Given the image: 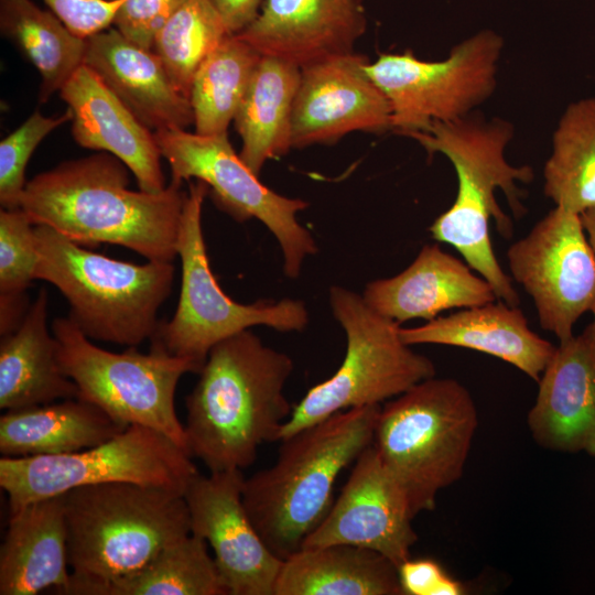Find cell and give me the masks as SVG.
Masks as SVG:
<instances>
[{"instance_id": "10", "label": "cell", "mask_w": 595, "mask_h": 595, "mask_svg": "<svg viewBox=\"0 0 595 595\" xmlns=\"http://www.w3.org/2000/svg\"><path fill=\"white\" fill-rule=\"evenodd\" d=\"M198 473L184 448L138 424L79 452L0 459V486L10 512L80 486L106 483H133L184 495Z\"/></svg>"}, {"instance_id": "38", "label": "cell", "mask_w": 595, "mask_h": 595, "mask_svg": "<svg viewBox=\"0 0 595 595\" xmlns=\"http://www.w3.org/2000/svg\"><path fill=\"white\" fill-rule=\"evenodd\" d=\"M404 595H462L464 585L444 572L432 559L411 560L398 566Z\"/></svg>"}, {"instance_id": "28", "label": "cell", "mask_w": 595, "mask_h": 595, "mask_svg": "<svg viewBox=\"0 0 595 595\" xmlns=\"http://www.w3.org/2000/svg\"><path fill=\"white\" fill-rule=\"evenodd\" d=\"M301 68L263 56L234 118L241 138L240 158L257 175L264 163L292 149V110Z\"/></svg>"}, {"instance_id": "26", "label": "cell", "mask_w": 595, "mask_h": 595, "mask_svg": "<svg viewBox=\"0 0 595 595\" xmlns=\"http://www.w3.org/2000/svg\"><path fill=\"white\" fill-rule=\"evenodd\" d=\"M274 595H404L398 566L351 544L302 548L283 560Z\"/></svg>"}, {"instance_id": "24", "label": "cell", "mask_w": 595, "mask_h": 595, "mask_svg": "<svg viewBox=\"0 0 595 595\" xmlns=\"http://www.w3.org/2000/svg\"><path fill=\"white\" fill-rule=\"evenodd\" d=\"M69 581L63 495L11 511L0 547V595L62 594Z\"/></svg>"}, {"instance_id": "17", "label": "cell", "mask_w": 595, "mask_h": 595, "mask_svg": "<svg viewBox=\"0 0 595 595\" xmlns=\"http://www.w3.org/2000/svg\"><path fill=\"white\" fill-rule=\"evenodd\" d=\"M367 56L336 55L301 68L292 110V148L334 143L353 131L392 129L391 106L367 74Z\"/></svg>"}, {"instance_id": "19", "label": "cell", "mask_w": 595, "mask_h": 595, "mask_svg": "<svg viewBox=\"0 0 595 595\" xmlns=\"http://www.w3.org/2000/svg\"><path fill=\"white\" fill-rule=\"evenodd\" d=\"M538 383L527 416L534 442L595 456V339L586 328L560 342Z\"/></svg>"}, {"instance_id": "29", "label": "cell", "mask_w": 595, "mask_h": 595, "mask_svg": "<svg viewBox=\"0 0 595 595\" xmlns=\"http://www.w3.org/2000/svg\"><path fill=\"white\" fill-rule=\"evenodd\" d=\"M0 25L41 76L40 102L60 91L84 65L87 39L72 32L52 11L32 0H1Z\"/></svg>"}, {"instance_id": "39", "label": "cell", "mask_w": 595, "mask_h": 595, "mask_svg": "<svg viewBox=\"0 0 595 595\" xmlns=\"http://www.w3.org/2000/svg\"><path fill=\"white\" fill-rule=\"evenodd\" d=\"M229 34H238L258 15L262 0H208Z\"/></svg>"}, {"instance_id": "33", "label": "cell", "mask_w": 595, "mask_h": 595, "mask_svg": "<svg viewBox=\"0 0 595 595\" xmlns=\"http://www.w3.org/2000/svg\"><path fill=\"white\" fill-rule=\"evenodd\" d=\"M227 35L208 0H183L158 32L152 50L176 88L190 99L198 67Z\"/></svg>"}, {"instance_id": "1", "label": "cell", "mask_w": 595, "mask_h": 595, "mask_svg": "<svg viewBox=\"0 0 595 595\" xmlns=\"http://www.w3.org/2000/svg\"><path fill=\"white\" fill-rule=\"evenodd\" d=\"M182 183L171 180L159 193L129 190L128 167L102 152L35 175L20 208L34 225L79 245H117L149 261L173 262L187 195Z\"/></svg>"}, {"instance_id": "31", "label": "cell", "mask_w": 595, "mask_h": 595, "mask_svg": "<svg viewBox=\"0 0 595 595\" xmlns=\"http://www.w3.org/2000/svg\"><path fill=\"white\" fill-rule=\"evenodd\" d=\"M261 57L245 40L229 34L204 60L190 93L196 133L227 134Z\"/></svg>"}, {"instance_id": "41", "label": "cell", "mask_w": 595, "mask_h": 595, "mask_svg": "<svg viewBox=\"0 0 595 595\" xmlns=\"http://www.w3.org/2000/svg\"><path fill=\"white\" fill-rule=\"evenodd\" d=\"M580 219L588 242L595 252V206L580 214Z\"/></svg>"}, {"instance_id": "27", "label": "cell", "mask_w": 595, "mask_h": 595, "mask_svg": "<svg viewBox=\"0 0 595 595\" xmlns=\"http://www.w3.org/2000/svg\"><path fill=\"white\" fill-rule=\"evenodd\" d=\"M126 428L94 403L64 399L4 411L0 452L9 457L68 454L101 444Z\"/></svg>"}, {"instance_id": "6", "label": "cell", "mask_w": 595, "mask_h": 595, "mask_svg": "<svg viewBox=\"0 0 595 595\" xmlns=\"http://www.w3.org/2000/svg\"><path fill=\"white\" fill-rule=\"evenodd\" d=\"M34 231L35 280L60 290L68 317L89 339L128 347L151 339L172 291L173 262L136 264L88 250L46 225H35Z\"/></svg>"}, {"instance_id": "7", "label": "cell", "mask_w": 595, "mask_h": 595, "mask_svg": "<svg viewBox=\"0 0 595 595\" xmlns=\"http://www.w3.org/2000/svg\"><path fill=\"white\" fill-rule=\"evenodd\" d=\"M477 425L470 392L453 378L424 379L381 405L372 445L413 517L462 477Z\"/></svg>"}, {"instance_id": "35", "label": "cell", "mask_w": 595, "mask_h": 595, "mask_svg": "<svg viewBox=\"0 0 595 595\" xmlns=\"http://www.w3.org/2000/svg\"><path fill=\"white\" fill-rule=\"evenodd\" d=\"M35 225L21 208L0 210V295L26 293L39 263Z\"/></svg>"}, {"instance_id": "15", "label": "cell", "mask_w": 595, "mask_h": 595, "mask_svg": "<svg viewBox=\"0 0 595 595\" xmlns=\"http://www.w3.org/2000/svg\"><path fill=\"white\" fill-rule=\"evenodd\" d=\"M242 470L197 474L184 493L191 533L204 539L228 595H274L283 560L266 545L242 504Z\"/></svg>"}, {"instance_id": "42", "label": "cell", "mask_w": 595, "mask_h": 595, "mask_svg": "<svg viewBox=\"0 0 595 595\" xmlns=\"http://www.w3.org/2000/svg\"><path fill=\"white\" fill-rule=\"evenodd\" d=\"M591 311H592V313H593V315H594V320H593V323L589 324V325L586 327V329L589 332V334L592 335V337L595 339V303H594V305H593V307H592Z\"/></svg>"}, {"instance_id": "16", "label": "cell", "mask_w": 595, "mask_h": 595, "mask_svg": "<svg viewBox=\"0 0 595 595\" xmlns=\"http://www.w3.org/2000/svg\"><path fill=\"white\" fill-rule=\"evenodd\" d=\"M413 518L404 493L371 443L354 462L340 495L301 549L351 544L377 551L399 566L418 541Z\"/></svg>"}, {"instance_id": "12", "label": "cell", "mask_w": 595, "mask_h": 595, "mask_svg": "<svg viewBox=\"0 0 595 595\" xmlns=\"http://www.w3.org/2000/svg\"><path fill=\"white\" fill-rule=\"evenodd\" d=\"M502 47L498 33L483 30L455 45L443 61L419 60L411 51L385 53L365 69L390 102L391 130L407 136L464 118L485 102L497 85Z\"/></svg>"}, {"instance_id": "25", "label": "cell", "mask_w": 595, "mask_h": 595, "mask_svg": "<svg viewBox=\"0 0 595 595\" xmlns=\"http://www.w3.org/2000/svg\"><path fill=\"white\" fill-rule=\"evenodd\" d=\"M46 290L41 289L22 323L0 342V408L24 409L78 398V388L61 368L57 343L47 328Z\"/></svg>"}, {"instance_id": "30", "label": "cell", "mask_w": 595, "mask_h": 595, "mask_svg": "<svg viewBox=\"0 0 595 595\" xmlns=\"http://www.w3.org/2000/svg\"><path fill=\"white\" fill-rule=\"evenodd\" d=\"M543 177L544 194L555 206L578 215L595 206V97L564 110Z\"/></svg>"}, {"instance_id": "11", "label": "cell", "mask_w": 595, "mask_h": 595, "mask_svg": "<svg viewBox=\"0 0 595 595\" xmlns=\"http://www.w3.org/2000/svg\"><path fill=\"white\" fill-rule=\"evenodd\" d=\"M52 329L58 363L77 386L78 398L126 426L156 430L187 452L174 399L182 376L199 372L197 365L155 348L149 354L133 346L122 353L106 350L93 344L68 316L55 318Z\"/></svg>"}, {"instance_id": "13", "label": "cell", "mask_w": 595, "mask_h": 595, "mask_svg": "<svg viewBox=\"0 0 595 595\" xmlns=\"http://www.w3.org/2000/svg\"><path fill=\"white\" fill-rule=\"evenodd\" d=\"M154 136L172 180L202 181L215 204L234 219L260 220L280 245L284 274L290 279L300 275L303 261L318 250L311 231L298 220V214L309 206L305 201L282 196L264 186L235 152L228 134L167 129Z\"/></svg>"}, {"instance_id": "14", "label": "cell", "mask_w": 595, "mask_h": 595, "mask_svg": "<svg viewBox=\"0 0 595 595\" xmlns=\"http://www.w3.org/2000/svg\"><path fill=\"white\" fill-rule=\"evenodd\" d=\"M512 278L532 298L540 325L560 342L595 303V252L580 215L555 206L507 251Z\"/></svg>"}, {"instance_id": "3", "label": "cell", "mask_w": 595, "mask_h": 595, "mask_svg": "<svg viewBox=\"0 0 595 595\" xmlns=\"http://www.w3.org/2000/svg\"><path fill=\"white\" fill-rule=\"evenodd\" d=\"M512 136L509 121L469 113L454 121L434 122L428 130L405 137L414 139L430 156L444 154L457 175L455 202L430 226L432 238L453 246L488 281L499 301L519 306V295L495 256L488 229L493 217L504 238L513 234L511 219L497 203L498 188L517 218L526 213L516 181L531 182L533 170L529 165L513 166L506 160L505 150Z\"/></svg>"}, {"instance_id": "8", "label": "cell", "mask_w": 595, "mask_h": 595, "mask_svg": "<svg viewBox=\"0 0 595 595\" xmlns=\"http://www.w3.org/2000/svg\"><path fill=\"white\" fill-rule=\"evenodd\" d=\"M328 299L346 335L344 360L293 407L279 442L337 412L381 404L435 376L433 361L402 340L399 323L371 309L363 295L333 285Z\"/></svg>"}, {"instance_id": "34", "label": "cell", "mask_w": 595, "mask_h": 595, "mask_svg": "<svg viewBox=\"0 0 595 595\" xmlns=\"http://www.w3.org/2000/svg\"><path fill=\"white\" fill-rule=\"evenodd\" d=\"M69 109L58 117L34 111L18 129L0 142L1 208H20L26 181L25 167L36 147L53 130L72 120Z\"/></svg>"}, {"instance_id": "37", "label": "cell", "mask_w": 595, "mask_h": 595, "mask_svg": "<svg viewBox=\"0 0 595 595\" xmlns=\"http://www.w3.org/2000/svg\"><path fill=\"white\" fill-rule=\"evenodd\" d=\"M75 34L87 39L112 25L122 0H43Z\"/></svg>"}, {"instance_id": "32", "label": "cell", "mask_w": 595, "mask_h": 595, "mask_svg": "<svg viewBox=\"0 0 595 595\" xmlns=\"http://www.w3.org/2000/svg\"><path fill=\"white\" fill-rule=\"evenodd\" d=\"M207 542L187 534L162 549L137 572L98 595H228Z\"/></svg>"}, {"instance_id": "36", "label": "cell", "mask_w": 595, "mask_h": 595, "mask_svg": "<svg viewBox=\"0 0 595 595\" xmlns=\"http://www.w3.org/2000/svg\"><path fill=\"white\" fill-rule=\"evenodd\" d=\"M183 0H122L112 25L126 39L152 50L154 39Z\"/></svg>"}, {"instance_id": "4", "label": "cell", "mask_w": 595, "mask_h": 595, "mask_svg": "<svg viewBox=\"0 0 595 595\" xmlns=\"http://www.w3.org/2000/svg\"><path fill=\"white\" fill-rule=\"evenodd\" d=\"M381 404L337 412L280 441L273 465L245 478L242 504L269 550L285 560L333 506L339 474L372 443Z\"/></svg>"}, {"instance_id": "22", "label": "cell", "mask_w": 595, "mask_h": 595, "mask_svg": "<svg viewBox=\"0 0 595 595\" xmlns=\"http://www.w3.org/2000/svg\"><path fill=\"white\" fill-rule=\"evenodd\" d=\"M469 268L439 245H425L399 274L367 283L363 298L376 312L399 324L414 318L431 321L446 310L498 300L488 281Z\"/></svg>"}, {"instance_id": "23", "label": "cell", "mask_w": 595, "mask_h": 595, "mask_svg": "<svg viewBox=\"0 0 595 595\" xmlns=\"http://www.w3.org/2000/svg\"><path fill=\"white\" fill-rule=\"evenodd\" d=\"M495 302L437 316L421 326L400 327V336L410 346L439 344L488 354L539 381L556 346L529 327L518 306Z\"/></svg>"}, {"instance_id": "18", "label": "cell", "mask_w": 595, "mask_h": 595, "mask_svg": "<svg viewBox=\"0 0 595 595\" xmlns=\"http://www.w3.org/2000/svg\"><path fill=\"white\" fill-rule=\"evenodd\" d=\"M366 28L361 0H264L237 35L261 55L303 68L354 52Z\"/></svg>"}, {"instance_id": "2", "label": "cell", "mask_w": 595, "mask_h": 595, "mask_svg": "<svg viewBox=\"0 0 595 595\" xmlns=\"http://www.w3.org/2000/svg\"><path fill=\"white\" fill-rule=\"evenodd\" d=\"M293 360L249 329L217 343L186 397L187 452L209 472L245 469L275 442L293 407L283 390Z\"/></svg>"}, {"instance_id": "20", "label": "cell", "mask_w": 595, "mask_h": 595, "mask_svg": "<svg viewBox=\"0 0 595 595\" xmlns=\"http://www.w3.org/2000/svg\"><path fill=\"white\" fill-rule=\"evenodd\" d=\"M72 112V133L83 148L110 153L134 175L139 190L166 187L154 132L88 66L82 65L61 88Z\"/></svg>"}, {"instance_id": "21", "label": "cell", "mask_w": 595, "mask_h": 595, "mask_svg": "<svg viewBox=\"0 0 595 595\" xmlns=\"http://www.w3.org/2000/svg\"><path fill=\"white\" fill-rule=\"evenodd\" d=\"M84 64L153 132L194 125L190 99L176 88L160 57L116 28L87 37Z\"/></svg>"}, {"instance_id": "5", "label": "cell", "mask_w": 595, "mask_h": 595, "mask_svg": "<svg viewBox=\"0 0 595 595\" xmlns=\"http://www.w3.org/2000/svg\"><path fill=\"white\" fill-rule=\"evenodd\" d=\"M71 581L62 594L98 595L191 533L184 495L133 483H106L65 494Z\"/></svg>"}, {"instance_id": "9", "label": "cell", "mask_w": 595, "mask_h": 595, "mask_svg": "<svg viewBox=\"0 0 595 595\" xmlns=\"http://www.w3.org/2000/svg\"><path fill=\"white\" fill-rule=\"evenodd\" d=\"M208 186L190 184L178 230L177 256L182 263L178 303L170 321H160L151 348L190 359L199 370L220 340L252 326L279 332H302L310 322L305 303L295 299L241 304L229 298L214 277L202 229V206Z\"/></svg>"}, {"instance_id": "40", "label": "cell", "mask_w": 595, "mask_h": 595, "mask_svg": "<svg viewBox=\"0 0 595 595\" xmlns=\"http://www.w3.org/2000/svg\"><path fill=\"white\" fill-rule=\"evenodd\" d=\"M31 303L26 295H0V335L14 332L22 323Z\"/></svg>"}]
</instances>
